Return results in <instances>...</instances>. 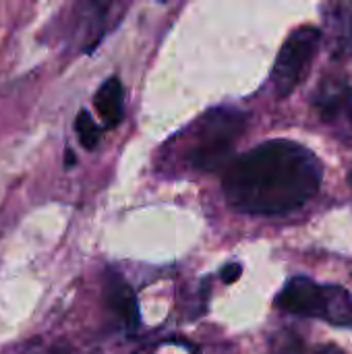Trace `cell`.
Here are the masks:
<instances>
[{
	"label": "cell",
	"mask_w": 352,
	"mask_h": 354,
	"mask_svg": "<svg viewBox=\"0 0 352 354\" xmlns=\"http://www.w3.org/2000/svg\"><path fill=\"white\" fill-rule=\"evenodd\" d=\"M322 164L297 141H266L232 160L224 172L226 201L245 214H286L307 203L322 185Z\"/></svg>",
	"instance_id": "cell-1"
},
{
	"label": "cell",
	"mask_w": 352,
	"mask_h": 354,
	"mask_svg": "<svg viewBox=\"0 0 352 354\" xmlns=\"http://www.w3.org/2000/svg\"><path fill=\"white\" fill-rule=\"evenodd\" d=\"M276 305L293 315L352 328V295L336 284H317L311 278L297 276L286 282Z\"/></svg>",
	"instance_id": "cell-2"
},
{
	"label": "cell",
	"mask_w": 352,
	"mask_h": 354,
	"mask_svg": "<svg viewBox=\"0 0 352 354\" xmlns=\"http://www.w3.org/2000/svg\"><path fill=\"white\" fill-rule=\"evenodd\" d=\"M247 122L249 116L234 108H216L203 114L197 124L195 145L189 153L191 166L201 172H216L228 166Z\"/></svg>",
	"instance_id": "cell-3"
},
{
	"label": "cell",
	"mask_w": 352,
	"mask_h": 354,
	"mask_svg": "<svg viewBox=\"0 0 352 354\" xmlns=\"http://www.w3.org/2000/svg\"><path fill=\"white\" fill-rule=\"evenodd\" d=\"M322 46V31L315 27H299L288 35L278 52L272 68V87L278 100L290 95L307 77L311 62Z\"/></svg>",
	"instance_id": "cell-4"
},
{
	"label": "cell",
	"mask_w": 352,
	"mask_h": 354,
	"mask_svg": "<svg viewBox=\"0 0 352 354\" xmlns=\"http://www.w3.org/2000/svg\"><path fill=\"white\" fill-rule=\"evenodd\" d=\"M313 108L342 141L352 139V87L342 77H326L313 93Z\"/></svg>",
	"instance_id": "cell-5"
},
{
	"label": "cell",
	"mask_w": 352,
	"mask_h": 354,
	"mask_svg": "<svg viewBox=\"0 0 352 354\" xmlns=\"http://www.w3.org/2000/svg\"><path fill=\"white\" fill-rule=\"evenodd\" d=\"M104 297H106V305L122 322L124 328L133 330L139 326V303L135 290L127 284V280L118 272H108L104 282Z\"/></svg>",
	"instance_id": "cell-6"
},
{
	"label": "cell",
	"mask_w": 352,
	"mask_h": 354,
	"mask_svg": "<svg viewBox=\"0 0 352 354\" xmlns=\"http://www.w3.org/2000/svg\"><path fill=\"white\" fill-rule=\"evenodd\" d=\"M330 52L336 60L352 56V0H338L328 12Z\"/></svg>",
	"instance_id": "cell-7"
},
{
	"label": "cell",
	"mask_w": 352,
	"mask_h": 354,
	"mask_svg": "<svg viewBox=\"0 0 352 354\" xmlns=\"http://www.w3.org/2000/svg\"><path fill=\"white\" fill-rule=\"evenodd\" d=\"M95 108L108 129H114L120 124L124 114V93L122 83L118 77H110L95 93Z\"/></svg>",
	"instance_id": "cell-8"
},
{
	"label": "cell",
	"mask_w": 352,
	"mask_h": 354,
	"mask_svg": "<svg viewBox=\"0 0 352 354\" xmlns=\"http://www.w3.org/2000/svg\"><path fill=\"white\" fill-rule=\"evenodd\" d=\"M75 131H77V137L81 141V145L85 149H95L100 139H102V133H100V127L95 124V120L91 118L89 112L81 110L77 114V120H75Z\"/></svg>",
	"instance_id": "cell-9"
},
{
	"label": "cell",
	"mask_w": 352,
	"mask_h": 354,
	"mask_svg": "<svg viewBox=\"0 0 352 354\" xmlns=\"http://www.w3.org/2000/svg\"><path fill=\"white\" fill-rule=\"evenodd\" d=\"M241 272H243V268L239 263H230L220 272V278H222L224 284H232V282H237L241 278Z\"/></svg>",
	"instance_id": "cell-10"
},
{
	"label": "cell",
	"mask_w": 352,
	"mask_h": 354,
	"mask_svg": "<svg viewBox=\"0 0 352 354\" xmlns=\"http://www.w3.org/2000/svg\"><path fill=\"white\" fill-rule=\"evenodd\" d=\"M64 164H66V168H71V166L75 164V153H73L71 149H66V156H64Z\"/></svg>",
	"instance_id": "cell-11"
},
{
	"label": "cell",
	"mask_w": 352,
	"mask_h": 354,
	"mask_svg": "<svg viewBox=\"0 0 352 354\" xmlns=\"http://www.w3.org/2000/svg\"><path fill=\"white\" fill-rule=\"evenodd\" d=\"M52 354H71L68 351H64V348H56V351H52Z\"/></svg>",
	"instance_id": "cell-12"
},
{
	"label": "cell",
	"mask_w": 352,
	"mask_h": 354,
	"mask_svg": "<svg viewBox=\"0 0 352 354\" xmlns=\"http://www.w3.org/2000/svg\"><path fill=\"white\" fill-rule=\"evenodd\" d=\"M162 2H166V0H162Z\"/></svg>",
	"instance_id": "cell-13"
}]
</instances>
